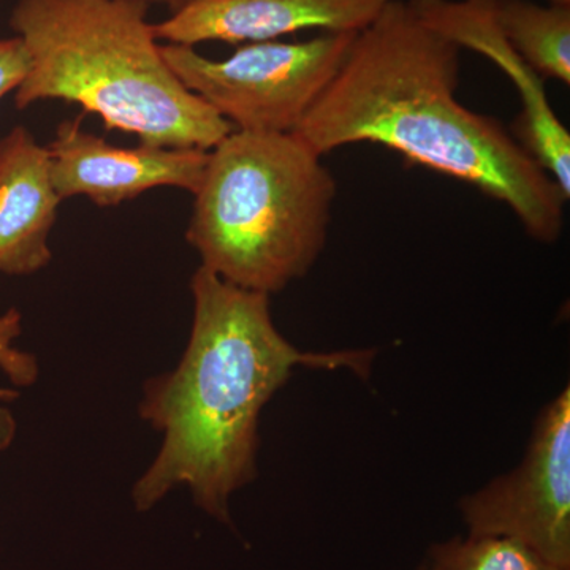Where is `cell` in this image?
Returning <instances> with one entry per match:
<instances>
[{"label": "cell", "mask_w": 570, "mask_h": 570, "mask_svg": "<svg viewBox=\"0 0 570 570\" xmlns=\"http://www.w3.org/2000/svg\"><path fill=\"white\" fill-rule=\"evenodd\" d=\"M460 48L392 0L356 33L335 80L294 135L318 156L376 142L508 206L535 242H557L568 202L521 142L456 99Z\"/></svg>", "instance_id": "cell-1"}, {"label": "cell", "mask_w": 570, "mask_h": 570, "mask_svg": "<svg viewBox=\"0 0 570 570\" xmlns=\"http://www.w3.org/2000/svg\"><path fill=\"white\" fill-rule=\"evenodd\" d=\"M190 291L194 321L181 362L145 384L140 415L164 441L132 501L148 512L184 485L197 508L230 524L232 494L257 475L262 409L295 366L344 367L370 379L376 352L299 351L276 328L269 295L236 287L205 266Z\"/></svg>", "instance_id": "cell-2"}, {"label": "cell", "mask_w": 570, "mask_h": 570, "mask_svg": "<svg viewBox=\"0 0 570 570\" xmlns=\"http://www.w3.org/2000/svg\"><path fill=\"white\" fill-rule=\"evenodd\" d=\"M148 9L140 0H18L10 28L29 59L18 110L63 100L141 145L212 151L234 127L164 61Z\"/></svg>", "instance_id": "cell-3"}, {"label": "cell", "mask_w": 570, "mask_h": 570, "mask_svg": "<svg viewBox=\"0 0 570 570\" xmlns=\"http://www.w3.org/2000/svg\"><path fill=\"white\" fill-rule=\"evenodd\" d=\"M336 194L296 135L234 130L208 154L186 239L220 279L277 294L316 264Z\"/></svg>", "instance_id": "cell-4"}, {"label": "cell", "mask_w": 570, "mask_h": 570, "mask_svg": "<svg viewBox=\"0 0 570 570\" xmlns=\"http://www.w3.org/2000/svg\"><path fill=\"white\" fill-rule=\"evenodd\" d=\"M356 33L325 32L306 41H255L223 61L194 47H160L184 88L234 130L292 134L335 80Z\"/></svg>", "instance_id": "cell-5"}, {"label": "cell", "mask_w": 570, "mask_h": 570, "mask_svg": "<svg viewBox=\"0 0 570 570\" xmlns=\"http://www.w3.org/2000/svg\"><path fill=\"white\" fill-rule=\"evenodd\" d=\"M468 534L513 540L570 570V392L543 409L523 461L461 499Z\"/></svg>", "instance_id": "cell-6"}, {"label": "cell", "mask_w": 570, "mask_h": 570, "mask_svg": "<svg viewBox=\"0 0 570 570\" xmlns=\"http://www.w3.org/2000/svg\"><path fill=\"white\" fill-rule=\"evenodd\" d=\"M50 154L52 187L61 200L85 195L99 206H118L156 187L197 193L209 151L138 145L119 148L81 129V118L59 124Z\"/></svg>", "instance_id": "cell-7"}, {"label": "cell", "mask_w": 570, "mask_h": 570, "mask_svg": "<svg viewBox=\"0 0 570 570\" xmlns=\"http://www.w3.org/2000/svg\"><path fill=\"white\" fill-rule=\"evenodd\" d=\"M497 0H407L420 20L433 31L485 56L508 73L519 89V140L528 154L570 197V134L551 107L543 78L510 47L494 20Z\"/></svg>", "instance_id": "cell-8"}, {"label": "cell", "mask_w": 570, "mask_h": 570, "mask_svg": "<svg viewBox=\"0 0 570 570\" xmlns=\"http://www.w3.org/2000/svg\"><path fill=\"white\" fill-rule=\"evenodd\" d=\"M392 0H187L153 24L157 40L194 47L204 41H269L307 29L358 33Z\"/></svg>", "instance_id": "cell-9"}, {"label": "cell", "mask_w": 570, "mask_h": 570, "mask_svg": "<svg viewBox=\"0 0 570 570\" xmlns=\"http://www.w3.org/2000/svg\"><path fill=\"white\" fill-rule=\"evenodd\" d=\"M61 202L48 149L26 127H13L0 140V273L28 276L50 264L48 238Z\"/></svg>", "instance_id": "cell-10"}, {"label": "cell", "mask_w": 570, "mask_h": 570, "mask_svg": "<svg viewBox=\"0 0 570 570\" xmlns=\"http://www.w3.org/2000/svg\"><path fill=\"white\" fill-rule=\"evenodd\" d=\"M499 31L540 78L570 85V6L497 0Z\"/></svg>", "instance_id": "cell-11"}, {"label": "cell", "mask_w": 570, "mask_h": 570, "mask_svg": "<svg viewBox=\"0 0 570 570\" xmlns=\"http://www.w3.org/2000/svg\"><path fill=\"white\" fill-rule=\"evenodd\" d=\"M417 570H566L502 538L456 535L426 551Z\"/></svg>", "instance_id": "cell-12"}, {"label": "cell", "mask_w": 570, "mask_h": 570, "mask_svg": "<svg viewBox=\"0 0 570 570\" xmlns=\"http://www.w3.org/2000/svg\"><path fill=\"white\" fill-rule=\"evenodd\" d=\"M22 317L14 307L0 314V370L18 387H29L39 379V363L36 356L14 347V341L21 336ZM17 397L14 390L0 389V400ZM17 433V422L9 409L0 406V452L6 450Z\"/></svg>", "instance_id": "cell-13"}, {"label": "cell", "mask_w": 570, "mask_h": 570, "mask_svg": "<svg viewBox=\"0 0 570 570\" xmlns=\"http://www.w3.org/2000/svg\"><path fill=\"white\" fill-rule=\"evenodd\" d=\"M29 69L28 52L21 39L0 40V100L17 91Z\"/></svg>", "instance_id": "cell-14"}, {"label": "cell", "mask_w": 570, "mask_h": 570, "mask_svg": "<svg viewBox=\"0 0 570 570\" xmlns=\"http://www.w3.org/2000/svg\"><path fill=\"white\" fill-rule=\"evenodd\" d=\"M140 2H146V3H151V2L170 3V6H174V7H181L183 3L187 2V0H140Z\"/></svg>", "instance_id": "cell-15"}, {"label": "cell", "mask_w": 570, "mask_h": 570, "mask_svg": "<svg viewBox=\"0 0 570 570\" xmlns=\"http://www.w3.org/2000/svg\"><path fill=\"white\" fill-rule=\"evenodd\" d=\"M550 3H560V6H570V0H549Z\"/></svg>", "instance_id": "cell-16"}]
</instances>
